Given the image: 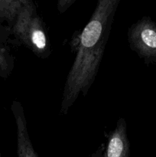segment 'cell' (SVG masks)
I'll return each instance as SVG.
<instances>
[{
    "mask_svg": "<svg viewBox=\"0 0 156 157\" xmlns=\"http://www.w3.org/2000/svg\"><path fill=\"white\" fill-rule=\"evenodd\" d=\"M76 0H59L57 3V8L58 12L61 14L65 12L73 3H75Z\"/></svg>",
    "mask_w": 156,
    "mask_h": 157,
    "instance_id": "obj_7",
    "label": "cell"
},
{
    "mask_svg": "<svg viewBox=\"0 0 156 157\" xmlns=\"http://www.w3.org/2000/svg\"><path fill=\"white\" fill-rule=\"evenodd\" d=\"M12 32L17 43L27 48L36 57L45 59L50 56L51 48L47 31L33 1L24 0Z\"/></svg>",
    "mask_w": 156,
    "mask_h": 157,
    "instance_id": "obj_2",
    "label": "cell"
},
{
    "mask_svg": "<svg viewBox=\"0 0 156 157\" xmlns=\"http://www.w3.org/2000/svg\"><path fill=\"white\" fill-rule=\"evenodd\" d=\"M106 144H101L99 146L97 149H96V151L94 153H92L89 157H102V155H103V152L105 150Z\"/></svg>",
    "mask_w": 156,
    "mask_h": 157,
    "instance_id": "obj_8",
    "label": "cell"
},
{
    "mask_svg": "<svg viewBox=\"0 0 156 157\" xmlns=\"http://www.w3.org/2000/svg\"><path fill=\"white\" fill-rule=\"evenodd\" d=\"M102 157H130V142L127 123L120 117L116 127L107 135V143Z\"/></svg>",
    "mask_w": 156,
    "mask_h": 157,
    "instance_id": "obj_4",
    "label": "cell"
},
{
    "mask_svg": "<svg viewBox=\"0 0 156 157\" xmlns=\"http://www.w3.org/2000/svg\"><path fill=\"white\" fill-rule=\"evenodd\" d=\"M11 35V28L0 25V77L4 80L9 78L15 67V57L8 46V40Z\"/></svg>",
    "mask_w": 156,
    "mask_h": 157,
    "instance_id": "obj_5",
    "label": "cell"
},
{
    "mask_svg": "<svg viewBox=\"0 0 156 157\" xmlns=\"http://www.w3.org/2000/svg\"><path fill=\"white\" fill-rule=\"evenodd\" d=\"M24 0H0V23L6 22L12 29L21 11Z\"/></svg>",
    "mask_w": 156,
    "mask_h": 157,
    "instance_id": "obj_6",
    "label": "cell"
},
{
    "mask_svg": "<svg viewBox=\"0 0 156 157\" xmlns=\"http://www.w3.org/2000/svg\"><path fill=\"white\" fill-rule=\"evenodd\" d=\"M120 0H99L77 38L74 61L66 78L60 113L67 115L79 96L85 97L102 62L112 25Z\"/></svg>",
    "mask_w": 156,
    "mask_h": 157,
    "instance_id": "obj_1",
    "label": "cell"
},
{
    "mask_svg": "<svg viewBox=\"0 0 156 157\" xmlns=\"http://www.w3.org/2000/svg\"><path fill=\"white\" fill-rule=\"evenodd\" d=\"M0 157H2V154H1V151H0Z\"/></svg>",
    "mask_w": 156,
    "mask_h": 157,
    "instance_id": "obj_9",
    "label": "cell"
},
{
    "mask_svg": "<svg viewBox=\"0 0 156 157\" xmlns=\"http://www.w3.org/2000/svg\"><path fill=\"white\" fill-rule=\"evenodd\" d=\"M11 110L15 121L17 131V156L39 157L34 148L28 131L24 107L18 101H13Z\"/></svg>",
    "mask_w": 156,
    "mask_h": 157,
    "instance_id": "obj_3",
    "label": "cell"
}]
</instances>
